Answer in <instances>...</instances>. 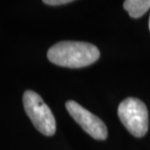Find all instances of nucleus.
Returning a JSON list of instances; mask_svg holds the SVG:
<instances>
[{
    "mask_svg": "<svg viewBox=\"0 0 150 150\" xmlns=\"http://www.w3.org/2000/svg\"><path fill=\"white\" fill-rule=\"evenodd\" d=\"M98 47L79 41H62L49 49V61L59 67L81 68L93 64L100 59Z\"/></svg>",
    "mask_w": 150,
    "mask_h": 150,
    "instance_id": "obj_1",
    "label": "nucleus"
},
{
    "mask_svg": "<svg viewBox=\"0 0 150 150\" xmlns=\"http://www.w3.org/2000/svg\"><path fill=\"white\" fill-rule=\"evenodd\" d=\"M118 116L125 128L134 137H142L148 131V110L142 100L127 98L118 107Z\"/></svg>",
    "mask_w": 150,
    "mask_h": 150,
    "instance_id": "obj_2",
    "label": "nucleus"
},
{
    "mask_svg": "<svg viewBox=\"0 0 150 150\" xmlns=\"http://www.w3.org/2000/svg\"><path fill=\"white\" fill-rule=\"evenodd\" d=\"M23 107L34 127L44 136L51 137L56 133V119L50 107L33 91H25L23 97Z\"/></svg>",
    "mask_w": 150,
    "mask_h": 150,
    "instance_id": "obj_3",
    "label": "nucleus"
},
{
    "mask_svg": "<svg viewBox=\"0 0 150 150\" xmlns=\"http://www.w3.org/2000/svg\"><path fill=\"white\" fill-rule=\"evenodd\" d=\"M69 115L80 127L90 134L93 139L104 140L107 137V128L101 119L84 108L74 100H68L65 103Z\"/></svg>",
    "mask_w": 150,
    "mask_h": 150,
    "instance_id": "obj_4",
    "label": "nucleus"
},
{
    "mask_svg": "<svg viewBox=\"0 0 150 150\" xmlns=\"http://www.w3.org/2000/svg\"><path fill=\"white\" fill-rule=\"evenodd\" d=\"M124 9L131 18L139 19L150 9V0H126Z\"/></svg>",
    "mask_w": 150,
    "mask_h": 150,
    "instance_id": "obj_5",
    "label": "nucleus"
},
{
    "mask_svg": "<svg viewBox=\"0 0 150 150\" xmlns=\"http://www.w3.org/2000/svg\"><path fill=\"white\" fill-rule=\"evenodd\" d=\"M72 1L71 0H44L43 3L47 5H51V6H59V5H64V4H68V3H71Z\"/></svg>",
    "mask_w": 150,
    "mask_h": 150,
    "instance_id": "obj_6",
    "label": "nucleus"
},
{
    "mask_svg": "<svg viewBox=\"0 0 150 150\" xmlns=\"http://www.w3.org/2000/svg\"><path fill=\"white\" fill-rule=\"evenodd\" d=\"M148 25H149V30H150V17H149V23H148Z\"/></svg>",
    "mask_w": 150,
    "mask_h": 150,
    "instance_id": "obj_7",
    "label": "nucleus"
}]
</instances>
